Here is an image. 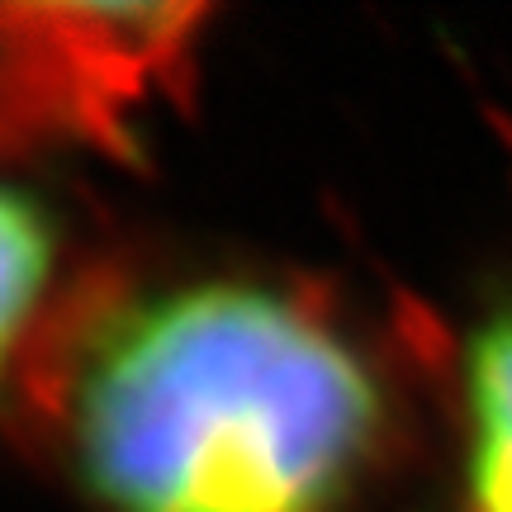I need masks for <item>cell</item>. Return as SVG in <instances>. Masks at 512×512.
Instances as JSON below:
<instances>
[{"label":"cell","instance_id":"3","mask_svg":"<svg viewBox=\"0 0 512 512\" xmlns=\"http://www.w3.org/2000/svg\"><path fill=\"white\" fill-rule=\"evenodd\" d=\"M470 484L475 512H512V309L494 313L470 342Z\"/></svg>","mask_w":512,"mask_h":512},{"label":"cell","instance_id":"1","mask_svg":"<svg viewBox=\"0 0 512 512\" xmlns=\"http://www.w3.org/2000/svg\"><path fill=\"white\" fill-rule=\"evenodd\" d=\"M57 413L105 512H337L384 422L361 351L256 280L119 299L76 337Z\"/></svg>","mask_w":512,"mask_h":512},{"label":"cell","instance_id":"2","mask_svg":"<svg viewBox=\"0 0 512 512\" xmlns=\"http://www.w3.org/2000/svg\"><path fill=\"white\" fill-rule=\"evenodd\" d=\"M204 5H0V138L119 147L200 43Z\"/></svg>","mask_w":512,"mask_h":512},{"label":"cell","instance_id":"4","mask_svg":"<svg viewBox=\"0 0 512 512\" xmlns=\"http://www.w3.org/2000/svg\"><path fill=\"white\" fill-rule=\"evenodd\" d=\"M53 275V223L24 190L0 185V370Z\"/></svg>","mask_w":512,"mask_h":512}]
</instances>
